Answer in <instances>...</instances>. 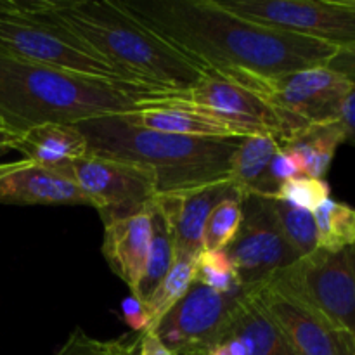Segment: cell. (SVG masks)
<instances>
[{"mask_svg":"<svg viewBox=\"0 0 355 355\" xmlns=\"http://www.w3.org/2000/svg\"><path fill=\"white\" fill-rule=\"evenodd\" d=\"M137 349L139 340L135 343H127L123 340H99L87 335L82 328H76L55 355H135Z\"/></svg>","mask_w":355,"mask_h":355,"instance_id":"29","label":"cell"},{"mask_svg":"<svg viewBox=\"0 0 355 355\" xmlns=\"http://www.w3.org/2000/svg\"><path fill=\"white\" fill-rule=\"evenodd\" d=\"M243 220V196L222 200L211 210L203 232L205 252H225L234 241Z\"/></svg>","mask_w":355,"mask_h":355,"instance_id":"26","label":"cell"},{"mask_svg":"<svg viewBox=\"0 0 355 355\" xmlns=\"http://www.w3.org/2000/svg\"><path fill=\"white\" fill-rule=\"evenodd\" d=\"M0 54L90 78L141 85L71 31L37 12L30 2L0 0Z\"/></svg>","mask_w":355,"mask_h":355,"instance_id":"6","label":"cell"},{"mask_svg":"<svg viewBox=\"0 0 355 355\" xmlns=\"http://www.w3.org/2000/svg\"><path fill=\"white\" fill-rule=\"evenodd\" d=\"M153 217V238L151 246H149L148 262H146L144 276L139 283L134 297H137L142 304L148 302V298L155 293L156 288L159 286L165 276L168 274L173 260H175V245H173V236L166 224L165 217L159 214L151 203L149 207Z\"/></svg>","mask_w":355,"mask_h":355,"instance_id":"22","label":"cell"},{"mask_svg":"<svg viewBox=\"0 0 355 355\" xmlns=\"http://www.w3.org/2000/svg\"><path fill=\"white\" fill-rule=\"evenodd\" d=\"M144 85L90 78L0 54V118L9 130L44 123H80L135 110ZM153 89V87H151Z\"/></svg>","mask_w":355,"mask_h":355,"instance_id":"3","label":"cell"},{"mask_svg":"<svg viewBox=\"0 0 355 355\" xmlns=\"http://www.w3.org/2000/svg\"><path fill=\"white\" fill-rule=\"evenodd\" d=\"M343 142H347V135L340 121H331V123L311 125L304 128L295 137L284 142L283 148L297 158L304 175L324 179L336 155V149Z\"/></svg>","mask_w":355,"mask_h":355,"instance_id":"21","label":"cell"},{"mask_svg":"<svg viewBox=\"0 0 355 355\" xmlns=\"http://www.w3.org/2000/svg\"><path fill=\"white\" fill-rule=\"evenodd\" d=\"M120 116L135 127L151 128L166 134L210 139L243 137L238 130L222 121L180 107H135L128 113H121Z\"/></svg>","mask_w":355,"mask_h":355,"instance_id":"19","label":"cell"},{"mask_svg":"<svg viewBox=\"0 0 355 355\" xmlns=\"http://www.w3.org/2000/svg\"><path fill=\"white\" fill-rule=\"evenodd\" d=\"M257 24L300 35L335 49L355 44V7L343 0H217Z\"/></svg>","mask_w":355,"mask_h":355,"instance_id":"9","label":"cell"},{"mask_svg":"<svg viewBox=\"0 0 355 355\" xmlns=\"http://www.w3.org/2000/svg\"><path fill=\"white\" fill-rule=\"evenodd\" d=\"M241 196L231 180H218L207 186L177 193L158 194L153 200L156 210L165 217L175 245V257L198 259L203 252V232L211 210L222 200Z\"/></svg>","mask_w":355,"mask_h":355,"instance_id":"14","label":"cell"},{"mask_svg":"<svg viewBox=\"0 0 355 355\" xmlns=\"http://www.w3.org/2000/svg\"><path fill=\"white\" fill-rule=\"evenodd\" d=\"M194 281L218 293H238L243 288L238 272L225 252H201L196 259Z\"/></svg>","mask_w":355,"mask_h":355,"instance_id":"27","label":"cell"},{"mask_svg":"<svg viewBox=\"0 0 355 355\" xmlns=\"http://www.w3.org/2000/svg\"><path fill=\"white\" fill-rule=\"evenodd\" d=\"M135 107H180L222 121L246 135H269L284 144L307 125L281 113L253 90L205 71V76L186 90L141 89L135 92Z\"/></svg>","mask_w":355,"mask_h":355,"instance_id":"5","label":"cell"},{"mask_svg":"<svg viewBox=\"0 0 355 355\" xmlns=\"http://www.w3.org/2000/svg\"><path fill=\"white\" fill-rule=\"evenodd\" d=\"M225 338L238 340L245 355H297L283 333L253 300L250 288L236 311Z\"/></svg>","mask_w":355,"mask_h":355,"instance_id":"20","label":"cell"},{"mask_svg":"<svg viewBox=\"0 0 355 355\" xmlns=\"http://www.w3.org/2000/svg\"><path fill=\"white\" fill-rule=\"evenodd\" d=\"M0 128H7L6 123H3V121H2V118H0ZM7 130H9V128H7Z\"/></svg>","mask_w":355,"mask_h":355,"instance_id":"39","label":"cell"},{"mask_svg":"<svg viewBox=\"0 0 355 355\" xmlns=\"http://www.w3.org/2000/svg\"><path fill=\"white\" fill-rule=\"evenodd\" d=\"M21 134L7 128H0V155H6L10 149H16L17 142H19Z\"/></svg>","mask_w":355,"mask_h":355,"instance_id":"36","label":"cell"},{"mask_svg":"<svg viewBox=\"0 0 355 355\" xmlns=\"http://www.w3.org/2000/svg\"><path fill=\"white\" fill-rule=\"evenodd\" d=\"M281 148L283 142L269 135H246L239 139L231 158L229 180L243 198L255 194L272 200L274 191L269 182V168Z\"/></svg>","mask_w":355,"mask_h":355,"instance_id":"18","label":"cell"},{"mask_svg":"<svg viewBox=\"0 0 355 355\" xmlns=\"http://www.w3.org/2000/svg\"><path fill=\"white\" fill-rule=\"evenodd\" d=\"M250 295L297 355H355L349 338L270 281L250 288Z\"/></svg>","mask_w":355,"mask_h":355,"instance_id":"13","label":"cell"},{"mask_svg":"<svg viewBox=\"0 0 355 355\" xmlns=\"http://www.w3.org/2000/svg\"><path fill=\"white\" fill-rule=\"evenodd\" d=\"M312 214L318 229V248L338 252L355 245L354 207L329 198Z\"/></svg>","mask_w":355,"mask_h":355,"instance_id":"24","label":"cell"},{"mask_svg":"<svg viewBox=\"0 0 355 355\" xmlns=\"http://www.w3.org/2000/svg\"><path fill=\"white\" fill-rule=\"evenodd\" d=\"M298 175H304L300 168V163L297 162V158H295L290 151L281 148V151L274 156L269 168V182L274 191V196H276L277 189H279L286 180L293 179V177H298Z\"/></svg>","mask_w":355,"mask_h":355,"instance_id":"30","label":"cell"},{"mask_svg":"<svg viewBox=\"0 0 355 355\" xmlns=\"http://www.w3.org/2000/svg\"><path fill=\"white\" fill-rule=\"evenodd\" d=\"M272 200L284 201L291 207L302 208V210L314 211L321 207L326 200H329V186L324 179H314L309 175H298L286 180L277 189Z\"/></svg>","mask_w":355,"mask_h":355,"instance_id":"28","label":"cell"},{"mask_svg":"<svg viewBox=\"0 0 355 355\" xmlns=\"http://www.w3.org/2000/svg\"><path fill=\"white\" fill-rule=\"evenodd\" d=\"M326 66L333 71L343 75L355 85V44L338 49Z\"/></svg>","mask_w":355,"mask_h":355,"instance_id":"32","label":"cell"},{"mask_svg":"<svg viewBox=\"0 0 355 355\" xmlns=\"http://www.w3.org/2000/svg\"><path fill=\"white\" fill-rule=\"evenodd\" d=\"M68 175L99 211L104 225L142 214L158 196L155 172L139 163L89 153L69 166Z\"/></svg>","mask_w":355,"mask_h":355,"instance_id":"10","label":"cell"},{"mask_svg":"<svg viewBox=\"0 0 355 355\" xmlns=\"http://www.w3.org/2000/svg\"><path fill=\"white\" fill-rule=\"evenodd\" d=\"M269 281L315 312L355 347V245L338 252L318 248Z\"/></svg>","mask_w":355,"mask_h":355,"instance_id":"7","label":"cell"},{"mask_svg":"<svg viewBox=\"0 0 355 355\" xmlns=\"http://www.w3.org/2000/svg\"><path fill=\"white\" fill-rule=\"evenodd\" d=\"M203 71L243 69L263 76L326 66L338 49L257 24L217 0H120Z\"/></svg>","mask_w":355,"mask_h":355,"instance_id":"1","label":"cell"},{"mask_svg":"<svg viewBox=\"0 0 355 355\" xmlns=\"http://www.w3.org/2000/svg\"><path fill=\"white\" fill-rule=\"evenodd\" d=\"M272 211L284 239L297 253L298 259L311 255L318 250V229L312 211L291 207L279 200H272Z\"/></svg>","mask_w":355,"mask_h":355,"instance_id":"25","label":"cell"},{"mask_svg":"<svg viewBox=\"0 0 355 355\" xmlns=\"http://www.w3.org/2000/svg\"><path fill=\"white\" fill-rule=\"evenodd\" d=\"M30 6L141 85L186 90L205 76L203 68L132 16L120 0H33Z\"/></svg>","mask_w":355,"mask_h":355,"instance_id":"2","label":"cell"},{"mask_svg":"<svg viewBox=\"0 0 355 355\" xmlns=\"http://www.w3.org/2000/svg\"><path fill=\"white\" fill-rule=\"evenodd\" d=\"M90 155L139 163L155 172L158 194L194 189L229 179L231 158L241 137L210 139L135 127L120 114L76 123Z\"/></svg>","mask_w":355,"mask_h":355,"instance_id":"4","label":"cell"},{"mask_svg":"<svg viewBox=\"0 0 355 355\" xmlns=\"http://www.w3.org/2000/svg\"><path fill=\"white\" fill-rule=\"evenodd\" d=\"M225 253L245 288L267 283L274 274L298 260L281 232L272 211V200L255 194L243 198L241 227Z\"/></svg>","mask_w":355,"mask_h":355,"instance_id":"12","label":"cell"},{"mask_svg":"<svg viewBox=\"0 0 355 355\" xmlns=\"http://www.w3.org/2000/svg\"><path fill=\"white\" fill-rule=\"evenodd\" d=\"M0 205L90 207V201L71 177L37 166L24 159L23 166L0 179Z\"/></svg>","mask_w":355,"mask_h":355,"instance_id":"15","label":"cell"},{"mask_svg":"<svg viewBox=\"0 0 355 355\" xmlns=\"http://www.w3.org/2000/svg\"><path fill=\"white\" fill-rule=\"evenodd\" d=\"M24 159H19V162H12V163H3V165H0V179H3V177H7L9 173H12L14 170H17L19 166H23Z\"/></svg>","mask_w":355,"mask_h":355,"instance_id":"37","label":"cell"},{"mask_svg":"<svg viewBox=\"0 0 355 355\" xmlns=\"http://www.w3.org/2000/svg\"><path fill=\"white\" fill-rule=\"evenodd\" d=\"M153 238L151 210L104 225L103 255L114 274L135 293L146 270Z\"/></svg>","mask_w":355,"mask_h":355,"instance_id":"16","label":"cell"},{"mask_svg":"<svg viewBox=\"0 0 355 355\" xmlns=\"http://www.w3.org/2000/svg\"><path fill=\"white\" fill-rule=\"evenodd\" d=\"M343 2H345V3H349V6L355 7V0H343Z\"/></svg>","mask_w":355,"mask_h":355,"instance_id":"38","label":"cell"},{"mask_svg":"<svg viewBox=\"0 0 355 355\" xmlns=\"http://www.w3.org/2000/svg\"><path fill=\"white\" fill-rule=\"evenodd\" d=\"M338 121L345 132L347 141H355V87L343 103Z\"/></svg>","mask_w":355,"mask_h":355,"instance_id":"34","label":"cell"},{"mask_svg":"<svg viewBox=\"0 0 355 355\" xmlns=\"http://www.w3.org/2000/svg\"><path fill=\"white\" fill-rule=\"evenodd\" d=\"M246 291L218 293L194 281L186 297L158 322L156 336L177 355H205L224 342Z\"/></svg>","mask_w":355,"mask_h":355,"instance_id":"11","label":"cell"},{"mask_svg":"<svg viewBox=\"0 0 355 355\" xmlns=\"http://www.w3.org/2000/svg\"><path fill=\"white\" fill-rule=\"evenodd\" d=\"M205 355H245V349L236 338H225Z\"/></svg>","mask_w":355,"mask_h":355,"instance_id":"35","label":"cell"},{"mask_svg":"<svg viewBox=\"0 0 355 355\" xmlns=\"http://www.w3.org/2000/svg\"><path fill=\"white\" fill-rule=\"evenodd\" d=\"M194 277H196V259L182 255L175 257L165 279L159 283L155 293L144 304L149 318L148 331H155V328L165 318L166 312L172 311L186 297L189 288L193 286Z\"/></svg>","mask_w":355,"mask_h":355,"instance_id":"23","label":"cell"},{"mask_svg":"<svg viewBox=\"0 0 355 355\" xmlns=\"http://www.w3.org/2000/svg\"><path fill=\"white\" fill-rule=\"evenodd\" d=\"M16 151L33 165L68 175L69 166L89 155V146L76 123H44L24 130Z\"/></svg>","mask_w":355,"mask_h":355,"instance_id":"17","label":"cell"},{"mask_svg":"<svg viewBox=\"0 0 355 355\" xmlns=\"http://www.w3.org/2000/svg\"><path fill=\"white\" fill-rule=\"evenodd\" d=\"M121 314H123L125 322H127L134 331H139V333L148 331V326H149L148 311H146V305L142 304L137 297L130 295V297H127L123 302H121Z\"/></svg>","mask_w":355,"mask_h":355,"instance_id":"31","label":"cell"},{"mask_svg":"<svg viewBox=\"0 0 355 355\" xmlns=\"http://www.w3.org/2000/svg\"><path fill=\"white\" fill-rule=\"evenodd\" d=\"M211 73L253 90L281 113L307 127L338 121L343 103L355 87L328 66L276 76L255 75L243 69H211Z\"/></svg>","mask_w":355,"mask_h":355,"instance_id":"8","label":"cell"},{"mask_svg":"<svg viewBox=\"0 0 355 355\" xmlns=\"http://www.w3.org/2000/svg\"><path fill=\"white\" fill-rule=\"evenodd\" d=\"M139 355H177L173 354L162 340L156 336L155 331L141 333L139 338Z\"/></svg>","mask_w":355,"mask_h":355,"instance_id":"33","label":"cell"}]
</instances>
